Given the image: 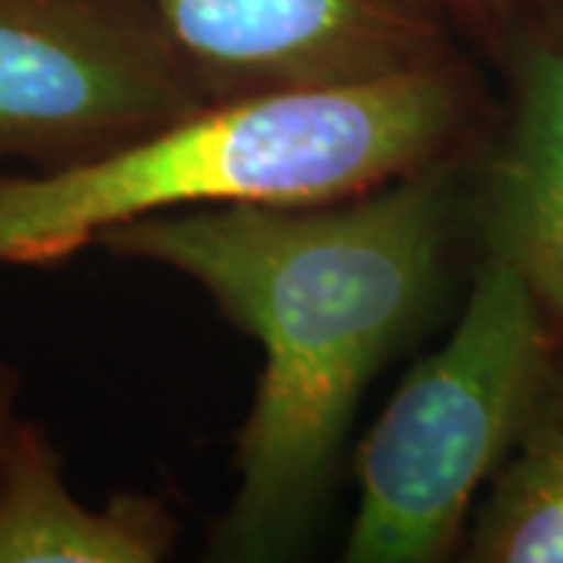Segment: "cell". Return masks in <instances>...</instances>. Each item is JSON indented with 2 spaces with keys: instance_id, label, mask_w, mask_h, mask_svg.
I'll return each mask as SVG.
<instances>
[{
  "instance_id": "8",
  "label": "cell",
  "mask_w": 563,
  "mask_h": 563,
  "mask_svg": "<svg viewBox=\"0 0 563 563\" xmlns=\"http://www.w3.org/2000/svg\"><path fill=\"white\" fill-rule=\"evenodd\" d=\"M463 561L563 563V342L520 442L476 504Z\"/></svg>"
},
{
  "instance_id": "7",
  "label": "cell",
  "mask_w": 563,
  "mask_h": 563,
  "mask_svg": "<svg viewBox=\"0 0 563 563\" xmlns=\"http://www.w3.org/2000/svg\"><path fill=\"white\" fill-rule=\"evenodd\" d=\"M176 542L179 520L157 495L85 507L47 432L16 420L0 457V563H161Z\"/></svg>"
},
{
  "instance_id": "11",
  "label": "cell",
  "mask_w": 563,
  "mask_h": 563,
  "mask_svg": "<svg viewBox=\"0 0 563 563\" xmlns=\"http://www.w3.org/2000/svg\"><path fill=\"white\" fill-rule=\"evenodd\" d=\"M536 7H539V10H536L532 16H548V20L563 22V0H539ZM526 20H529V16H526Z\"/></svg>"
},
{
  "instance_id": "6",
  "label": "cell",
  "mask_w": 563,
  "mask_h": 563,
  "mask_svg": "<svg viewBox=\"0 0 563 563\" xmlns=\"http://www.w3.org/2000/svg\"><path fill=\"white\" fill-rule=\"evenodd\" d=\"M510 113L485 166L476 220L563 342V22L529 16L504 41Z\"/></svg>"
},
{
  "instance_id": "10",
  "label": "cell",
  "mask_w": 563,
  "mask_h": 563,
  "mask_svg": "<svg viewBox=\"0 0 563 563\" xmlns=\"http://www.w3.org/2000/svg\"><path fill=\"white\" fill-rule=\"evenodd\" d=\"M22 391V376L10 366V363H0V457H3V448L10 442V432L16 426V404H20Z\"/></svg>"
},
{
  "instance_id": "4",
  "label": "cell",
  "mask_w": 563,
  "mask_h": 563,
  "mask_svg": "<svg viewBox=\"0 0 563 563\" xmlns=\"http://www.w3.org/2000/svg\"><path fill=\"white\" fill-rule=\"evenodd\" d=\"M207 103L141 0H0V166L88 161Z\"/></svg>"
},
{
  "instance_id": "3",
  "label": "cell",
  "mask_w": 563,
  "mask_h": 563,
  "mask_svg": "<svg viewBox=\"0 0 563 563\" xmlns=\"http://www.w3.org/2000/svg\"><path fill=\"white\" fill-rule=\"evenodd\" d=\"M561 335L523 276L483 254L448 342L426 354L354 454L347 563H439L532 417Z\"/></svg>"
},
{
  "instance_id": "9",
  "label": "cell",
  "mask_w": 563,
  "mask_h": 563,
  "mask_svg": "<svg viewBox=\"0 0 563 563\" xmlns=\"http://www.w3.org/2000/svg\"><path fill=\"white\" fill-rule=\"evenodd\" d=\"M470 29H479L485 38L501 44L514 35V29L529 16V7L539 0H444Z\"/></svg>"
},
{
  "instance_id": "5",
  "label": "cell",
  "mask_w": 563,
  "mask_h": 563,
  "mask_svg": "<svg viewBox=\"0 0 563 563\" xmlns=\"http://www.w3.org/2000/svg\"><path fill=\"white\" fill-rule=\"evenodd\" d=\"M203 98L342 88L457 60L429 0H141Z\"/></svg>"
},
{
  "instance_id": "1",
  "label": "cell",
  "mask_w": 563,
  "mask_h": 563,
  "mask_svg": "<svg viewBox=\"0 0 563 563\" xmlns=\"http://www.w3.org/2000/svg\"><path fill=\"white\" fill-rule=\"evenodd\" d=\"M457 161L342 201L191 207L95 242L195 282L261 344L213 561H285L313 536L366 388L442 295Z\"/></svg>"
},
{
  "instance_id": "2",
  "label": "cell",
  "mask_w": 563,
  "mask_h": 563,
  "mask_svg": "<svg viewBox=\"0 0 563 563\" xmlns=\"http://www.w3.org/2000/svg\"><path fill=\"white\" fill-rule=\"evenodd\" d=\"M476 122L461 60L379 81L217 101L98 157L0 169V266L57 263L122 222L213 203H325L457 161Z\"/></svg>"
}]
</instances>
